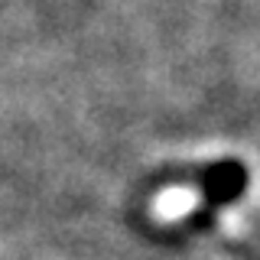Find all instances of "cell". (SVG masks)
Masks as SVG:
<instances>
[{"mask_svg":"<svg viewBox=\"0 0 260 260\" xmlns=\"http://www.w3.org/2000/svg\"><path fill=\"white\" fill-rule=\"evenodd\" d=\"M250 228L254 234H260V208H250Z\"/></svg>","mask_w":260,"mask_h":260,"instance_id":"6da1fadb","label":"cell"}]
</instances>
